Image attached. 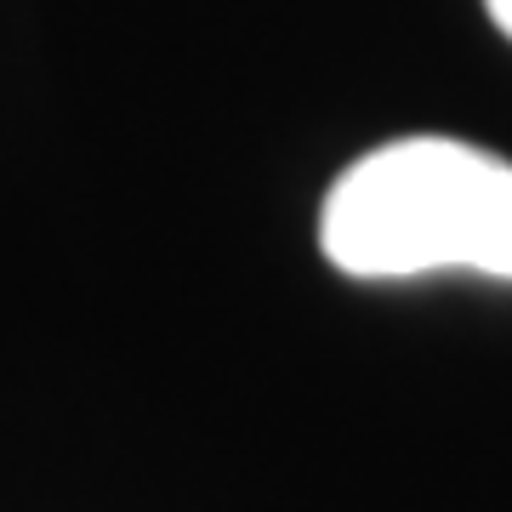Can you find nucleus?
Listing matches in <instances>:
<instances>
[{
    "instance_id": "nucleus-1",
    "label": "nucleus",
    "mask_w": 512,
    "mask_h": 512,
    "mask_svg": "<svg viewBox=\"0 0 512 512\" xmlns=\"http://www.w3.org/2000/svg\"><path fill=\"white\" fill-rule=\"evenodd\" d=\"M319 251L348 279L439 268L512 279V165L456 137H399L325 194Z\"/></svg>"
},
{
    "instance_id": "nucleus-2",
    "label": "nucleus",
    "mask_w": 512,
    "mask_h": 512,
    "mask_svg": "<svg viewBox=\"0 0 512 512\" xmlns=\"http://www.w3.org/2000/svg\"><path fill=\"white\" fill-rule=\"evenodd\" d=\"M484 6H490V18H495V29H501V35L512 40V0H484Z\"/></svg>"
}]
</instances>
